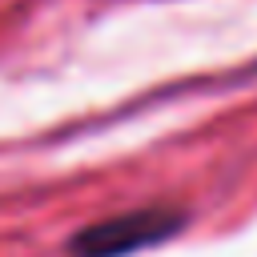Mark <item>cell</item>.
<instances>
[{"label":"cell","instance_id":"6da1fadb","mask_svg":"<svg viewBox=\"0 0 257 257\" xmlns=\"http://www.w3.org/2000/svg\"><path fill=\"white\" fill-rule=\"evenodd\" d=\"M185 213L173 205H145L128 209L104 221L84 225L80 233L68 237V257H133L141 249H153L185 229Z\"/></svg>","mask_w":257,"mask_h":257}]
</instances>
